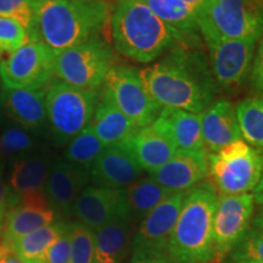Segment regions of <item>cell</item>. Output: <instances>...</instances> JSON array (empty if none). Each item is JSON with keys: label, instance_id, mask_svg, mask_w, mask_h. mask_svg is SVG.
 <instances>
[{"label": "cell", "instance_id": "6da1fadb", "mask_svg": "<svg viewBox=\"0 0 263 263\" xmlns=\"http://www.w3.org/2000/svg\"><path fill=\"white\" fill-rule=\"evenodd\" d=\"M139 73L151 97L162 108L202 114L218 93V84L205 54L179 43L162 60Z\"/></svg>", "mask_w": 263, "mask_h": 263}, {"label": "cell", "instance_id": "7a4b0ae2", "mask_svg": "<svg viewBox=\"0 0 263 263\" xmlns=\"http://www.w3.org/2000/svg\"><path fill=\"white\" fill-rule=\"evenodd\" d=\"M108 17L106 0H38L28 39L59 54L98 37Z\"/></svg>", "mask_w": 263, "mask_h": 263}, {"label": "cell", "instance_id": "3957f363", "mask_svg": "<svg viewBox=\"0 0 263 263\" xmlns=\"http://www.w3.org/2000/svg\"><path fill=\"white\" fill-rule=\"evenodd\" d=\"M111 37L117 52L139 64L153 62L173 45L184 44L143 0H117L111 14Z\"/></svg>", "mask_w": 263, "mask_h": 263}, {"label": "cell", "instance_id": "277c9868", "mask_svg": "<svg viewBox=\"0 0 263 263\" xmlns=\"http://www.w3.org/2000/svg\"><path fill=\"white\" fill-rule=\"evenodd\" d=\"M218 193L210 182L190 189L184 200L168 246V255L180 263H209L215 259L213 218Z\"/></svg>", "mask_w": 263, "mask_h": 263}, {"label": "cell", "instance_id": "5b68a950", "mask_svg": "<svg viewBox=\"0 0 263 263\" xmlns=\"http://www.w3.org/2000/svg\"><path fill=\"white\" fill-rule=\"evenodd\" d=\"M100 91L82 89L54 78L45 93L47 120L51 137L59 146L70 143L89 126Z\"/></svg>", "mask_w": 263, "mask_h": 263}, {"label": "cell", "instance_id": "8992f818", "mask_svg": "<svg viewBox=\"0 0 263 263\" xmlns=\"http://www.w3.org/2000/svg\"><path fill=\"white\" fill-rule=\"evenodd\" d=\"M263 172V150L238 140L207 154V177L218 195L254 192Z\"/></svg>", "mask_w": 263, "mask_h": 263}, {"label": "cell", "instance_id": "52a82bcc", "mask_svg": "<svg viewBox=\"0 0 263 263\" xmlns=\"http://www.w3.org/2000/svg\"><path fill=\"white\" fill-rule=\"evenodd\" d=\"M201 37L258 42L263 33V0H209L197 14Z\"/></svg>", "mask_w": 263, "mask_h": 263}, {"label": "cell", "instance_id": "ba28073f", "mask_svg": "<svg viewBox=\"0 0 263 263\" xmlns=\"http://www.w3.org/2000/svg\"><path fill=\"white\" fill-rule=\"evenodd\" d=\"M114 66L112 49L98 35L57 54L55 76L58 80L82 89L99 90L104 87L108 71Z\"/></svg>", "mask_w": 263, "mask_h": 263}, {"label": "cell", "instance_id": "9c48e42d", "mask_svg": "<svg viewBox=\"0 0 263 263\" xmlns=\"http://www.w3.org/2000/svg\"><path fill=\"white\" fill-rule=\"evenodd\" d=\"M103 89L138 128L151 126L162 110L146 89L139 71L133 67L115 65Z\"/></svg>", "mask_w": 263, "mask_h": 263}, {"label": "cell", "instance_id": "30bf717a", "mask_svg": "<svg viewBox=\"0 0 263 263\" xmlns=\"http://www.w3.org/2000/svg\"><path fill=\"white\" fill-rule=\"evenodd\" d=\"M55 54L39 42H28L0 61L3 87L12 89L47 88L55 77Z\"/></svg>", "mask_w": 263, "mask_h": 263}, {"label": "cell", "instance_id": "8fae6325", "mask_svg": "<svg viewBox=\"0 0 263 263\" xmlns=\"http://www.w3.org/2000/svg\"><path fill=\"white\" fill-rule=\"evenodd\" d=\"M186 194L188 192L172 194L139 223L133 239V250L129 262L170 256L171 236Z\"/></svg>", "mask_w": 263, "mask_h": 263}, {"label": "cell", "instance_id": "7c38bea8", "mask_svg": "<svg viewBox=\"0 0 263 263\" xmlns=\"http://www.w3.org/2000/svg\"><path fill=\"white\" fill-rule=\"evenodd\" d=\"M255 199L251 193L240 195H218L213 218L215 259L230 254L251 224L255 212Z\"/></svg>", "mask_w": 263, "mask_h": 263}, {"label": "cell", "instance_id": "4fadbf2b", "mask_svg": "<svg viewBox=\"0 0 263 263\" xmlns=\"http://www.w3.org/2000/svg\"><path fill=\"white\" fill-rule=\"evenodd\" d=\"M203 41L210 50L217 84L226 90L238 88L251 70L257 42L217 37H205Z\"/></svg>", "mask_w": 263, "mask_h": 263}, {"label": "cell", "instance_id": "5bb4252c", "mask_svg": "<svg viewBox=\"0 0 263 263\" xmlns=\"http://www.w3.org/2000/svg\"><path fill=\"white\" fill-rule=\"evenodd\" d=\"M73 215L90 229L129 217L126 189L87 186L73 206Z\"/></svg>", "mask_w": 263, "mask_h": 263}, {"label": "cell", "instance_id": "9a60e30c", "mask_svg": "<svg viewBox=\"0 0 263 263\" xmlns=\"http://www.w3.org/2000/svg\"><path fill=\"white\" fill-rule=\"evenodd\" d=\"M50 166L44 157H26L12 164L9 183V209L18 203L50 206L45 195V184Z\"/></svg>", "mask_w": 263, "mask_h": 263}, {"label": "cell", "instance_id": "2e32d148", "mask_svg": "<svg viewBox=\"0 0 263 263\" xmlns=\"http://www.w3.org/2000/svg\"><path fill=\"white\" fill-rule=\"evenodd\" d=\"M90 179V172L66 160H60L50 168L45 195L49 205L55 212L70 216L78 196L87 188Z\"/></svg>", "mask_w": 263, "mask_h": 263}, {"label": "cell", "instance_id": "e0dca14e", "mask_svg": "<svg viewBox=\"0 0 263 263\" xmlns=\"http://www.w3.org/2000/svg\"><path fill=\"white\" fill-rule=\"evenodd\" d=\"M143 168L123 145L107 146L95 160L90 168L94 186L108 189H126L139 179Z\"/></svg>", "mask_w": 263, "mask_h": 263}, {"label": "cell", "instance_id": "ac0fdd59", "mask_svg": "<svg viewBox=\"0 0 263 263\" xmlns=\"http://www.w3.org/2000/svg\"><path fill=\"white\" fill-rule=\"evenodd\" d=\"M151 127L163 136L177 151L207 153L201 134V115L164 107Z\"/></svg>", "mask_w": 263, "mask_h": 263}, {"label": "cell", "instance_id": "d6986e66", "mask_svg": "<svg viewBox=\"0 0 263 263\" xmlns=\"http://www.w3.org/2000/svg\"><path fill=\"white\" fill-rule=\"evenodd\" d=\"M150 177L172 193L189 192L207 178V153L176 151Z\"/></svg>", "mask_w": 263, "mask_h": 263}, {"label": "cell", "instance_id": "ffe728a7", "mask_svg": "<svg viewBox=\"0 0 263 263\" xmlns=\"http://www.w3.org/2000/svg\"><path fill=\"white\" fill-rule=\"evenodd\" d=\"M201 115V134L207 154L241 140L235 106L227 99L215 100Z\"/></svg>", "mask_w": 263, "mask_h": 263}, {"label": "cell", "instance_id": "44dd1931", "mask_svg": "<svg viewBox=\"0 0 263 263\" xmlns=\"http://www.w3.org/2000/svg\"><path fill=\"white\" fill-rule=\"evenodd\" d=\"M48 88V87H47ZM41 89H12L4 88L0 91V106L10 120L24 129H37L47 120L45 93Z\"/></svg>", "mask_w": 263, "mask_h": 263}, {"label": "cell", "instance_id": "7402d4cb", "mask_svg": "<svg viewBox=\"0 0 263 263\" xmlns=\"http://www.w3.org/2000/svg\"><path fill=\"white\" fill-rule=\"evenodd\" d=\"M136 222L132 217L116 219L94 230L95 263H126L130 261Z\"/></svg>", "mask_w": 263, "mask_h": 263}, {"label": "cell", "instance_id": "603a6c76", "mask_svg": "<svg viewBox=\"0 0 263 263\" xmlns=\"http://www.w3.org/2000/svg\"><path fill=\"white\" fill-rule=\"evenodd\" d=\"M90 126L95 136L106 147L123 145L139 129L115 105L112 99L104 89L100 93Z\"/></svg>", "mask_w": 263, "mask_h": 263}, {"label": "cell", "instance_id": "cb8c5ba5", "mask_svg": "<svg viewBox=\"0 0 263 263\" xmlns=\"http://www.w3.org/2000/svg\"><path fill=\"white\" fill-rule=\"evenodd\" d=\"M123 146L149 174L162 167L176 154V147L153 127L139 128Z\"/></svg>", "mask_w": 263, "mask_h": 263}, {"label": "cell", "instance_id": "d4e9b609", "mask_svg": "<svg viewBox=\"0 0 263 263\" xmlns=\"http://www.w3.org/2000/svg\"><path fill=\"white\" fill-rule=\"evenodd\" d=\"M57 219V212L51 206L25 205L18 203L6 212L2 228L0 242L10 245L16 239L43 227L52 224Z\"/></svg>", "mask_w": 263, "mask_h": 263}, {"label": "cell", "instance_id": "484cf974", "mask_svg": "<svg viewBox=\"0 0 263 263\" xmlns=\"http://www.w3.org/2000/svg\"><path fill=\"white\" fill-rule=\"evenodd\" d=\"M149 6L151 11L164 22L171 29H173L184 44L194 47L199 44L200 33L197 25V16L194 10L182 0H143Z\"/></svg>", "mask_w": 263, "mask_h": 263}, {"label": "cell", "instance_id": "4316f807", "mask_svg": "<svg viewBox=\"0 0 263 263\" xmlns=\"http://www.w3.org/2000/svg\"><path fill=\"white\" fill-rule=\"evenodd\" d=\"M66 226L67 223L54 222L14 240L10 248L24 263H44L48 250L62 234Z\"/></svg>", "mask_w": 263, "mask_h": 263}, {"label": "cell", "instance_id": "83f0119b", "mask_svg": "<svg viewBox=\"0 0 263 263\" xmlns=\"http://www.w3.org/2000/svg\"><path fill=\"white\" fill-rule=\"evenodd\" d=\"M172 192L155 182L151 177L139 178L126 188L127 205L134 222H141L163 200L172 195Z\"/></svg>", "mask_w": 263, "mask_h": 263}, {"label": "cell", "instance_id": "f1b7e54d", "mask_svg": "<svg viewBox=\"0 0 263 263\" xmlns=\"http://www.w3.org/2000/svg\"><path fill=\"white\" fill-rule=\"evenodd\" d=\"M242 140L263 150V97L248 98L235 107Z\"/></svg>", "mask_w": 263, "mask_h": 263}, {"label": "cell", "instance_id": "f546056e", "mask_svg": "<svg viewBox=\"0 0 263 263\" xmlns=\"http://www.w3.org/2000/svg\"><path fill=\"white\" fill-rule=\"evenodd\" d=\"M105 146L100 139L95 136L93 128L89 124L68 143L65 151V159L85 171H89L95 160L103 153Z\"/></svg>", "mask_w": 263, "mask_h": 263}, {"label": "cell", "instance_id": "4dcf8cb0", "mask_svg": "<svg viewBox=\"0 0 263 263\" xmlns=\"http://www.w3.org/2000/svg\"><path fill=\"white\" fill-rule=\"evenodd\" d=\"M71 238L70 263H95L94 230L81 222L68 223Z\"/></svg>", "mask_w": 263, "mask_h": 263}, {"label": "cell", "instance_id": "1f68e13d", "mask_svg": "<svg viewBox=\"0 0 263 263\" xmlns=\"http://www.w3.org/2000/svg\"><path fill=\"white\" fill-rule=\"evenodd\" d=\"M228 259L263 263V229L250 227L230 251Z\"/></svg>", "mask_w": 263, "mask_h": 263}, {"label": "cell", "instance_id": "d6a6232c", "mask_svg": "<svg viewBox=\"0 0 263 263\" xmlns=\"http://www.w3.org/2000/svg\"><path fill=\"white\" fill-rule=\"evenodd\" d=\"M28 33L15 20L0 16V61L28 43Z\"/></svg>", "mask_w": 263, "mask_h": 263}, {"label": "cell", "instance_id": "836d02e7", "mask_svg": "<svg viewBox=\"0 0 263 263\" xmlns=\"http://www.w3.org/2000/svg\"><path fill=\"white\" fill-rule=\"evenodd\" d=\"M34 146L32 137L21 127L8 128L0 134V163Z\"/></svg>", "mask_w": 263, "mask_h": 263}, {"label": "cell", "instance_id": "e575fe53", "mask_svg": "<svg viewBox=\"0 0 263 263\" xmlns=\"http://www.w3.org/2000/svg\"><path fill=\"white\" fill-rule=\"evenodd\" d=\"M38 0H0V16L17 21L26 31L31 28Z\"/></svg>", "mask_w": 263, "mask_h": 263}, {"label": "cell", "instance_id": "d590c367", "mask_svg": "<svg viewBox=\"0 0 263 263\" xmlns=\"http://www.w3.org/2000/svg\"><path fill=\"white\" fill-rule=\"evenodd\" d=\"M71 254V238L70 226H66L62 234L57 239V241L50 246L45 256L44 263H70Z\"/></svg>", "mask_w": 263, "mask_h": 263}, {"label": "cell", "instance_id": "8d00e7d4", "mask_svg": "<svg viewBox=\"0 0 263 263\" xmlns=\"http://www.w3.org/2000/svg\"><path fill=\"white\" fill-rule=\"evenodd\" d=\"M250 80H251L252 87L263 94V33L259 38L257 52H256L254 61H252Z\"/></svg>", "mask_w": 263, "mask_h": 263}, {"label": "cell", "instance_id": "74e56055", "mask_svg": "<svg viewBox=\"0 0 263 263\" xmlns=\"http://www.w3.org/2000/svg\"><path fill=\"white\" fill-rule=\"evenodd\" d=\"M8 211H9V193H8V188H6V184L3 182L2 176H0V232H2L6 212Z\"/></svg>", "mask_w": 263, "mask_h": 263}, {"label": "cell", "instance_id": "f35d334b", "mask_svg": "<svg viewBox=\"0 0 263 263\" xmlns=\"http://www.w3.org/2000/svg\"><path fill=\"white\" fill-rule=\"evenodd\" d=\"M0 263H24L12 251L10 245L0 242Z\"/></svg>", "mask_w": 263, "mask_h": 263}, {"label": "cell", "instance_id": "ab89813d", "mask_svg": "<svg viewBox=\"0 0 263 263\" xmlns=\"http://www.w3.org/2000/svg\"><path fill=\"white\" fill-rule=\"evenodd\" d=\"M130 263H180V262L173 259L171 256H160V257L145 258V259H140V261L130 262Z\"/></svg>", "mask_w": 263, "mask_h": 263}, {"label": "cell", "instance_id": "60d3db41", "mask_svg": "<svg viewBox=\"0 0 263 263\" xmlns=\"http://www.w3.org/2000/svg\"><path fill=\"white\" fill-rule=\"evenodd\" d=\"M182 2L185 3L186 5H189L197 16V14L201 11L202 8L207 4V2H209V0H182Z\"/></svg>", "mask_w": 263, "mask_h": 263}, {"label": "cell", "instance_id": "b9f144b4", "mask_svg": "<svg viewBox=\"0 0 263 263\" xmlns=\"http://www.w3.org/2000/svg\"><path fill=\"white\" fill-rule=\"evenodd\" d=\"M252 195H254L255 202H257L261 206H263V172H262L261 180H259L257 186L255 188L254 193H252Z\"/></svg>", "mask_w": 263, "mask_h": 263}, {"label": "cell", "instance_id": "7bdbcfd3", "mask_svg": "<svg viewBox=\"0 0 263 263\" xmlns=\"http://www.w3.org/2000/svg\"><path fill=\"white\" fill-rule=\"evenodd\" d=\"M252 224H254V227H257V228L263 229V210L262 209H259L258 215L254 218Z\"/></svg>", "mask_w": 263, "mask_h": 263}, {"label": "cell", "instance_id": "ee69618b", "mask_svg": "<svg viewBox=\"0 0 263 263\" xmlns=\"http://www.w3.org/2000/svg\"><path fill=\"white\" fill-rule=\"evenodd\" d=\"M223 263H258V262H249V261H232V259H227Z\"/></svg>", "mask_w": 263, "mask_h": 263}, {"label": "cell", "instance_id": "f6af8a7d", "mask_svg": "<svg viewBox=\"0 0 263 263\" xmlns=\"http://www.w3.org/2000/svg\"><path fill=\"white\" fill-rule=\"evenodd\" d=\"M261 209H262V210H263V206H261Z\"/></svg>", "mask_w": 263, "mask_h": 263}]
</instances>
